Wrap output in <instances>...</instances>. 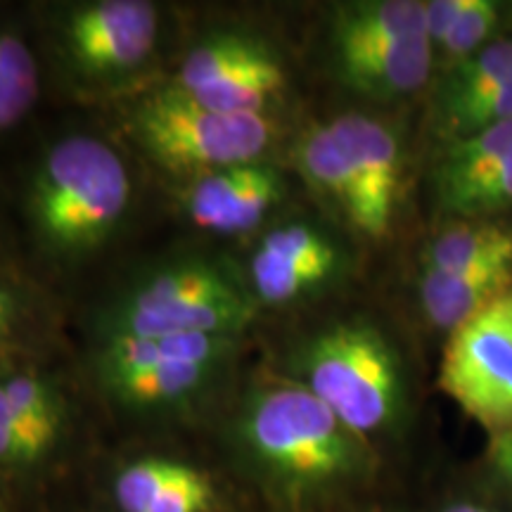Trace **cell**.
Wrapping results in <instances>:
<instances>
[{
	"label": "cell",
	"mask_w": 512,
	"mask_h": 512,
	"mask_svg": "<svg viewBox=\"0 0 512 512\" xmlns=\"http://www.w3.org/2000/svg\"><path fill=\"white\" fill-rule=\"evenodd\" d=\"M124 157L98 136H60L24 171L15 200L19 226L53 261L88 256L117 233L131 207Z\"/></svg>",
	"instance_id": "1"
},
{
	"label": "cell",
	"mask_w": 512,
	"mask_h": 512,
	"mask_svg": "<svg viewBox=\"0 0 512 512\" xmlns=\"http://www.w3.org/2000/svg\"><path fill=\"white\" fill-rule=\"evenodd\" d=\"M259 313L245 275L209 256H176L121 285L95 316V339L240 337Z\"/></svg>",
	"instance_id": "2"
},
{
	"label": "cell",
	"mask_w": 512,
	"mask_h": 512,
	"mask_svg": "<svg viewBox=\"0 0 512 512\" xmlns=\"http://www.w3.org/2000/svg\"><path fill=\"white\" fill-rule=\"evenodd\" d=\"M294 162L354 233L368 240L392 235L406 190V157L387 121L349 112L311 126L299 138Z\"/></svg>",
	"instance_id": "3"
},
{
	"label": "cell",
	"mask_w": 512,
	"mask_h": 512,
	"mask_svg": "<svg viewBox=\"0 0 512 512\" xmlns=\"http://www.w3.org/2000/svg\"><path fill=\"white\" fill-rule=\"evenodd\" d=\"M235 434L264 475L294 489L335 484L363 465L361 437L304 384L285 375L249 387Z\"/></svg>",
	"instance_id": "4"
},
{
	"label": "cell",
	"mask_w": 512,
	"mask_h": 512,
	"mask_svg": "<svg viewBox=\"0 0 512 512\" xmlns=\"http://www.w3.org/2000/svg\"><path fill=\"white\" fill-rule=\"evenodd\" d=\"M283 373L304 384L356 437L392 427L406 401L399 351L366 318L337 320L294 342Z\"/></svg>",
	"instance_id": "5"
},
{
	"label": "cell",
	"mask_w": 512,
	"mask_h": 512,
	"mask_svg": "<svg viewBox=\"0 0 512 512\" xmlns=\"http://www.w3.org/2000/svg\"><path fill=\"white\" fill-rule=\"evenodd\" d=\"M240 337H121L98 342L91 373L121 411L171 415L207 399L238 354Z\"/></svg>",
	"instance_id": "6"
},
{
	"label": "cell",
	"mask_w": 512,
	"mask_h": 512,
	"mask_svg": "<svg viewBox=\"0 0 512 512\" xmlns=\"http://www.w3.org/2000/svg\"><path fill=\"white\" fill-rule=\"evenodd\" d=\"M126 128L138 150L159 169L190 181L261 162L275 138L271 114L214 110L171 83L140 98L128 112Z\"/></svg>",
	"instance_id": "7"
},
{
	"label": "cell",
	"mask_w": 512,
	"mask_h": 512,
	"mask_svg": "<svg viewBox=\"0 0 512 512\" xmlns=\"http://www.w3.org/2000/svg\"><path fill=\"white\" fill-rule=\"evenodd\" d=\"M60 72L83 88L136 79L157 53L159 8L147 0H91L48 12L43 24Z\"/></svg>",
	"instance_id": "8"
},
{
	"label": "cell",
	"mask_w": 512,
	"mask_h": 512,
	"mask_svg": "<svg viewBox=\"0 0 512 512\" xmlns=\"http://www.w3.org/2000/svg\"><path fill=\"white\" fill-rule=\"evenodd\" d=\"M441 389L489 430L512 427V287L448 337Z\"/></svg>",
	"instance_id": "9"
},
{
	"label": "cell",
	"mask_w": 512,
	"mask_h": 512,
	"mask_svg": "<svg viewBox=\"0 0 512 512\" xmlns=\"http://www.w3.org/2000/svg\"><path fill=\"white\" fill-rule=\"evenodd\" d=\"M171 86L214 110L271 114L287 74L278 53L259 36L216 31L188 50Z\"/></svg>",
	"instance_id": "10"
},
{
	"label": "cell",
	"mask_w": 512,
	"mask_h": 512,
	"mask_svg": "<svg viewBox=\"0 0 512 512\" xmlns=\"http://www.w3.org/2000/svg\"><path fill=\"white\" fill-rule=\"evenodd\" d=\"M344 264L342 247L328 230L294 219L275 223L261 235L245 278L259 309L290 306L335 283Z\"/></svg>",
	"instance_id": "11"
},
{
	"label": "cell",
	"mask_w": 512,
	"mask_h": 512,
	"mask_svg": "<svg viewBox=\"0 0 512 512\" xmlns=\"http://www.w3.org/2000/svg\"><path fill=\"white\" fill-rule=\"evenodd\" d=\"M448 143L434 174L441 207L458 216L512 207V121Z\"/></svg>",
	"instance_id": "12"
},
{
	"label": "cell",
	"mask_w": 512,
	"mask_h": 512,
	"mask_svg": "<svg viewBox=\"0 0 512 512\" xmlns=\"http://www.w3.org/2000/svg\"><path fill=\"white\" fill-rule=\"evenodd\" d=\"M287 195L278 166L261 159L192 178L183 207L197 228L214 235H242L259 228Z\"/></svg>",
	"instance_id": "13"
},
{
	"label": "cell",
	"mask_w": 512,
	"mask_h": 512,
	"mask_svg": "<svg viewBox=\"0 0 512 512\" xmlns=\"http://www.w3.org/2000/svg\"><path fill=\"white\" fill-rule=\"evenodd\" d=\"M55 339L50 292L19 261H0V375L48 368Z\"/></svg>",
	"instance_id": "14"
},
{
	"label": "cell",
	"mask_w": 512,
	"mask_h": 512,
	"mask_svg": "<svg viewBox=\"0 0 512 512\" xmlns=\"http://www.w3.org/2000/svg\"><path fill=\"white\" fill-rule=\"evenodd\" d=\"M332 57L337 76L351 91L377 100H394L420 91L437 64L427 34L332 48Z\"/></svg>",
	"instance_id": "15"
},
{
	"label": "cell",
	"mask_w": 512,
	"mask_h": 512,
	"mask_svg": "<svg viewBox=\"0 0 512 512\" xmlns=\"http://www.w3.org/2000/svg\"><path fill=\"white\" fill-rule=\"evenodd\" d=\"M121 512H211L214 484L202 470L171 458H140L114 479Z\"/></svg>",
	"instance_id": "16"
},
{
	"label": "cell",
	"mask_w": 512,
	"mask_h": 512,
	"mask_svg": "<svg viewBox=\"0 0 512 512\" xmlns=\"http://www.w3.org/2000/svg\"><path fill=\"white\" fill-rule=\"evenodd\" d=\"M0 382L15 411L31 470L38 472L55 456L67 434V396L48 368L17 370L0 375Z\"/></svg>",
	"instance_id": "17"
},
{
	"label": "cell",
	"mask_w": 512,
	"mask_h": 512,
	"mask_svg": "<svg viewBox=\"0 0 512 512\" xmlns=\"http://www.w3.org/2000/svg\"><path fill=\"white\" fill-rule=\"evenodd\" d=\"M510 287L512 259L456 273L422 271L420 268L418 302L434 328L453 332Z\"/></svg>",
	"instance_id": "18"
},
{
	"label": "cell",
	"mask_w": 512,
	"mask_h": 512,
	"mask_svg": "<svg viewBox=\"0 0 512 512\" xmlns=\"http://www.w3.org/2000/svg\"><path fill=\"white\" fill-rule=\"evenodd\" d=\"M43 64L29 24L0 8V143L15 136L41 100Z\"/></svg>",
	"instance_id": "19"
},
{
	"label": "cell",
	"mask_w": 512,
	"mask_h": 512,
	"mask_svg": "<svg viewBox=\"0 0 512 512\" xmlns=\"http://www.w3.org/2000/svg\"><path fill=\"white\" fill-rule=\"evenodd\" d=\"M512 79V36L491 43L444 74L437 98V126L448 138L472 107L494 95Z\"/></svg>",
	"instance_id": "20"
},
{
	"label": "cell",
	"mask_w": 512,
	"mask_h": 512,
	"mask_svg": "<svg viewBox=\"0 0 512 512\" xmlns=\"http://www.w3.org/2000/svg\"><path fill=\"white\" fill-rule=\"evenodd\" d=\"M512 259V228L491 221L453 223L422 249V271L456 273Z\"/></svg>",
	"instance_id": "21"
},
{
	"label": "cell",
	"mask_w": 512,
	"mask_h": 512,
	"mask_svg": "<svg viewBox=\"0 0 512 512\" xmlns=\"http://www.w3.org/2000/svg\"><path fill=\"white\" fill-rule=\"evenodd\" d=\"M427 34L425 3L420 0H366L337 10L332 48L366 46L394 38Z\"/></svg>",
	"instance_id": "22"
},
{
	"label": "cell",
	"mask_w": 512,
	"mask_h": 512,
	"mask_svg": "<svg viewBox=\"0 0 512 512\" xmlns=\"http://www.w3.org/2000/svg\"><path fill=\"white\" fill-rule=\"evenodd\" d=\"M498 24H501V8L494 0H465L453 27L434 48V60L441 64L444 74L494 41Z\"/></svg>",
	"instance_id": "23"
},
{
	"label": "cell",
	"mask_w": 512,
	"mask_h": 512,
	"mask_svg": "<svg viewBox=\"0 0 512 512\" xmlns=\"http://www.w3.org/2000/svg\"><path fill=\"white\" fill-rule=\"evenodd\" d=\"M491 460H494L496 470L512 484V427L496 434L494 444H491Z\"/></svg>",
	"instance_id": "24"
},
{
	"label": "cell",
	"mask_w": 512,
	"mask_h": 512,
	"mask_svg": "<svg viewBox=\"0 0 512 512\" xmlns=\"http://www.w3.org/2000/svg\"><path fill=\"white\" fill-rule=\"evenodd\" d=\"M0 261H17L10 254V221L8 214H5L3 197H0Z\"/></svg>",
	"instance_id": "25"
},
{
	"label": "cell",
	"mask_w": 512,
	"mask_h": 512,
	"mask_svg": "<svg viewBox=\"0 0 512 512\" xmlns=\"http://www.w3.org/2000/svg\"><path fill=\"white\" fill-rule=\"evenodd\" d=\"M444 512H494V510L484 508V505H477V503H456L451 505V508H446Z\"/></svg>",
	"instance_id": "26"
},
{
	"label": "cell",
	"mask_w": 512,
	"mask_h": 512,
	"mask_svg": "<svg viewBox=\"0 0 512 512\" xmlns=\"http://www.w3.org/2000/svg\"><path fill=\"white\" fill-rule=\"evenodd\" d=\"M0 512H12V498L5 494L3 486H0Z\"/></svg>",
	"instance_id": "27"
}]
</instances>
